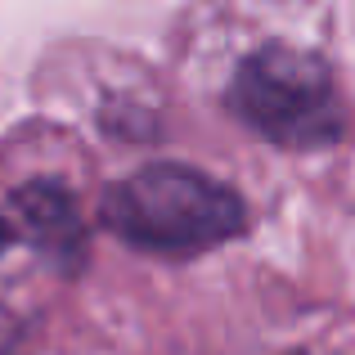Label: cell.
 Listing matches in <instances>:
<instances>
[{
  "instance_id": "3957f363",
  "label": "cell",
  "mask_w": 355,
  "mask_h": 355,
  "mask_svg": "<svg viewBox=\"0 0 355 355\" xmlns=\"http://www.w3.org/2000/svg\"><path fill=\"white\" fill-rule=\"evenodd\" d=\"M18 216H23L27 234L36 239V248L54 252L59 261H77L81 252V220L72 211L68 193L54 189V184H32V189L18 198Z\"/></svg>"
},
{
  "instance_id": "5b68a950",
  "label": "cell",
  "mask_w": 355,
  "mask_h": 355,
  "mask_svg": "<svg viewBox=\"0 0 355 355\" xmlns=\"http://www.w3.org/2000/svg\"><path fill=\"white\" fill-rule=\"evenodd\" d=\"M5 239H9V230H5V216H0V248H5Z\"/></svg>"
},
{
  "instance_id": "277c9868",
  "label": "cell",
  "mask_w": 355,
  "mask_h": 355,
  "mask_svg": "<svg viewBox=\"0 0 355 355\" xmlns=\"http://www.w3.org/2000/svg\"><path fill=\"white\" fill-rule=\"evenodd\" d=\"M0 355H27V342H23V329L18 320L0 306Z\"/></svg>"
},
{
  "instance_id": "7a4b0ae2",
  "label": "cell",
  "mask_w": 355,
  "mask_h": 355,
  "mask_svg": "<svg viewBox=\"0 0 355 355\" xmlns=\"http://www.w3.org/2000/svg\"><path fill=\"white\" fill-rule=\"evenodd\" d=\"M230 113L279 148H324L342 135V99L315 54L266 45L230 77Z\"/></svg>"
},
{
  "instance_id": "6da1fadb",
  "label": "cell",
  "mask_w": 355,
  "mask_h": 355,
  "mask_svg": "<svg viewBox=\"0 0 355 355\" xmlns=\"http://www.w3.org/2000/svg\"><path fill=\"white\" fill-rule=\"evenodd\" d=\"M108 230L153 257H202L248 225V207L225 180L184 162H153L117 180L104 198Z\"/></svg>"
}]
</instances>
